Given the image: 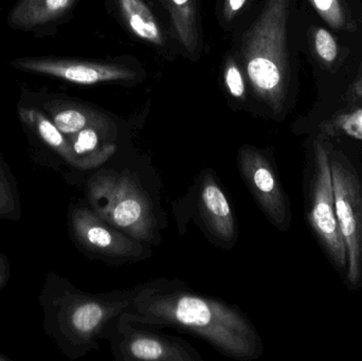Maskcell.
I'll list each match as a JSON object with an SVG mask.
<instances>
[{
    "mask_svg": "<svg viewBox=\"0 0 362 361\" xmlns=\"http://www.w3.org/2000/svg\"><path fill=\"white\" fill-rule=\"evenodd\" d=\"M135 288L124 314L132 324L191 333L232 360H255L263 354L257 329L235 305L195 292L180 279L158 278Z\"/></svg>",
    "mask_w": 362,
    "mask_h": 361,
    "instance_id": "obj_1",
    "label": "cell"
},
{
    "mask_svg": "<svg viewBox=\"0 0 362 361\" xmlns=\"http://www.w3.org/2000/svg\"><path fill=\"white\" fill-rule=\"evenodd\" d=\"M19 102L35 106L42 110L63 135H74L91 125L116 127L110 119L93 108L62 97L46 88L33 90L25 85H21Z\"/></svg>",
    "mask_w": 362,
    "mask_h": 361,
    "instance_id": "obj_10",
    "label": "cell"
},
{
    "mask_svg": "<svg viewBox=\"0 0 362 361\" xmlns=\"http://www.w3.org/2000/svg\"><path fill=\"white\" fill-rule=\"evenodd\" d=\"M8 64L18 71L59 78L84 86L104 82L131 81L136 76L133 70L123 66L61 57H17Z\"/></svg>",
    "mask_w": 362,
    "mask_h": 361,
    "instance_id": "obj_8",
    "label": "cell"
},
{
    "mask_svg": "<svg viewBox=\"0 0 362 361\" xmlns=\"http://www.w3.org/2000/svg\"><path fill=\"white\" fill-rule=\"evenodd\" d=\"M247 0H225L223 4V15L227 20H231L235 15L242 10Z\"/></svg>",
    "mask_w": 362,
    "mask_h": 361,
    "instance_id": "obj_20",
    "label": "cell"
},
{
    "mask_svg": "<svg viewBox=\"0 0 362 361\" xmlns=\"http://www.w3.org/2000/svg\"><path fill=\"white\" fill-rule=\"evenodd\" d=\"M289 6L291 0H267L243 37V57L253 90L276 114L284 112L289 86Z\"/></svg>",
    "mask_w": 362,
    "mask_h": 361,
    "instance_id": "obj_2",
    "label": "cell"
},
{
    "mask_svg": "<svg viewBox=\"0 0 362 361\" xmlns=\"http://www.w3.org/2000/svg\"><path fill=\"white\" fill-rule=\"evenodd\" d=\"M314 50L317 57L327 67L337 61L339 48L333 34L325 28H318L314 33Z\"/></svg>",
    "mask_w": 362,
    "mask_h": 361,
    "instance_id": "obj_17",
    "label": "cell"
},
{
    "mask_svg": "<svg viewBox=\"0 0 362 361\" xmlns=\"http://www.w3.org/2000/svg\"><path fill=\"white\" fill-rule=\"evenodd\" d=\"M238 165L247 188L270 224L282 232L288 231L293 220L291 201L274 161L263 150L245 146L238 150Z\"/></svg>",
    "mask_w": 362,
    "mask_h": 361,
    "instance_id": "obj_7",
    "label": "cell"
},
{
    "mask_svg": "<svg viewBox=\"0 0 362 361\" xmlns=\"http://www.w3.org/2000/svg\"><path fill=\"white\" fill-rule=\"evenodd\" d=\"M325 138L333 178L336 218L348 260L344 285L350 292H358L362 290V148L351 142Z\"/></svg>",
    "mask_w": 362,
    "mask_h": 361,
    "instance_id": "obj_4",
    "label": "cell"
},
{
    "mask_svg": "<svg viewBox=\"0 0 362 361\" xmlns=\"http://www.w3.org/2000/svg\"><path fill=\"white\" fill-rule=\"evenodd\" d=\"M348 100L350 105H361L362 104V65L357 80L355 81L349 91Z\"/></svg>",
    "mask_w": 362,
    "mask_h": 361,
    "instance_id": "obj_19",
    "label": "cell"
},
{
    "mask_svg": "<svg viewBox=\"0 0 362 361\" xmlns=\"http://www.w3.org/2000/svg\"><path fill=\"white\" fill-rule=\"evenodd\" d=\"M173 23L178 40L187 52L194 53L199 42L197 12L194 0H161Z\"/></svg>",
    "mask_w": 362,
    "mask_h": 361,
    "instance_id": "obj_14",
    "label": "cell"
},
{
    "mask_svg": "<svg viewBox=\"0 0 362 361\" xmlns=\"http://www.w3.org/2000/svg\"><path fill=\"white\" fill-rule=\"evenodd\" d=\"M200 222L213 242L230 249L238 241L233 210L211 170L200 176L197 195Z\"/></svg>",
    "mask_w": 362,
    "mask_h": 361,
    "instance_id": "obj_11",
    "label": "cell"
},
{
    "mask_svg": "<svg viewBox=\"0 0 362 361\" xmlns=\"http://www.w3.org/2000/svg\"><path fill=\"white\" fill-rule=\"evenodd\" d=\"M321 18L338 31L353 32L356 23L344 0H308Z\"/></svg>",
    "mask_w": 362,
    "mask_h": 361,
    "instance_id": "obj_16",
    "label": "cell"
},
{
    "mask_svg": "<svg viewBox=\"0 0 362 361\" xmlns=\"http://www.w3.org/2000/svg\"><path fill=\"white\" fill-rule=\"evenodd\" d=\"M313 134H321L332 139L342 140L361 146L362 144V104L350 105L317 124Z\"/></svg>",
    "mask_w": 362,
    "mask_h": 361,
    "instance_id": "obj_13",
    "label": "cell"
},
{
    "mask_svg": "<svg viewBox=\"0 0 362 361\" xmlns=\"http://www.w3.org/2000/svg\"><path fill=\"white\" fill-rule=\"evenodd\" d=\"M105 338L117 360H202L199 352L185 339L140 329L129 322L124 314L112 324Z\"/></svg>",
    "mask_w": 362,
    "mask_h": 361,
    "instance_id": "obj_6",
    "label": "cell"
},
{
    "mask_svg": "<svg viewBox=\"0 0 362 361\" xmlns=\"http://www.w3.org/2000/svg\"><path fill=\"white\" fill-rule=\"evenodd\" d=\"M76 226L82 243L112 264L137 262L151 256L146 244L119 230L95 212H81Z\"/></svg>",
    "mask_w": 362,
    "mask_h": 361,
    "instance_id": "obj_9",
    "label": "cell"
},
{
    "mask_svg": "<svg viewBox=\"0 0 362 361\" xmlns=\"http://www.w3.org/2000/svg\"><path fill=\"white\" fill-rule=\"evenodd\" d=\"M90 194L100 218L146 245L158 242L152 206L133 176L103 172L91 184Z\"/></svg>",
    "mask_w": 362,
    "mask_h": 361,
    "instance_id": "obj_5",
    "label": "cell"
},
{
    "mask_svg": "<svg viewBox=\"0 0 362 361\" xmlns=\"http://www.w3.org/2000/svg\"><path fill=\"white\" fill-rule=\"evenodd\" d=\"M76 2V0H16L6 17V23L11 29L42 37L49 35L65 20Z\"/></svg>",
    "mask_w": 362,
    "mask_h": 361,
    "instance_id": "obj_12",
    "label": "cell"
},
{
    "mask_svg": "<svg viewBox=\"0 0 362 361\" xmlns=\"http://www.w3.org/2000/svg\"><path fill=\"white\" fill-rule=\"evenodd\" d=\"M303 199L308 228L336 273L346 279V246L336 218L329 150L325 136L320 134H312L306 142Z\"/></svg>",
    "mask_w": 362,
    "mask_h": 361,
    "instance_id": "obj_3",
    "label": "cell"
},
{
    "mask_svg": "<svg viewBox=\"0 0 362 361\" xmlns=\"http://www.w3.org/2000/svg\"><path fill=\"white\" fill-rule=\"evenodd\" d=\"M226 85H227L228 90L233 97H244L245 95V83L242 73L238 66L230 61L228 63L227 70L225 74Z\"/></svg>",
    "mask_w": 362,
    "mask_h": 361,
    "instance_id": "obj_18",
    "label": "cell"
},
{
    "mask_svg": "<svg viewBox=\"0 0 362 361\" xmlns=\"http://www.w3.org/2000/svg\"><path fill=\"white\" fill-rule=\"evenodd\" d=\"M118 2L125 21L138 37L155 45L163 44L156 18L142 0H118Z\"/></svg>",
    "mask_w": 362,
    "mask_h": 361,
    "instance_id": "obj_15",
    "label": "cell"
}]
</instances>
